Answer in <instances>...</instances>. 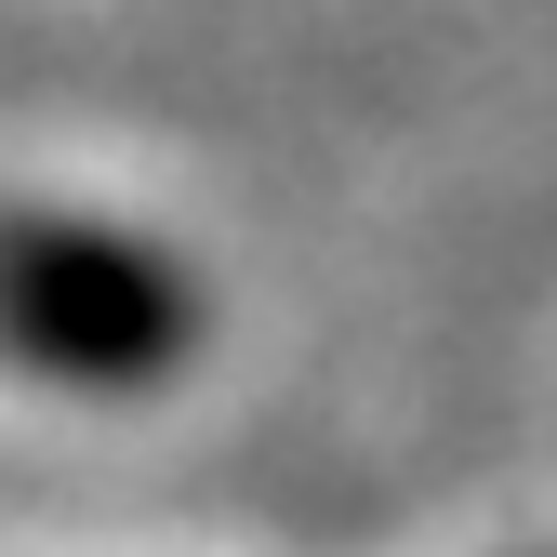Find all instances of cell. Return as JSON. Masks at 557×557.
<instances>
[{"label": "cell", "mask_w": 557, "mask_h": 557, "mask_svg": "<svg viewBox=\"0 0 557 557\" xmlns=\"http://www.w3.org/2000/svg\"><path fill=\"white\" fill-rule=\"evenodd\" d=\"M199 345L186 265L94 213H0V359L53 385H160Z\"/></svg>", "instance_id": "cell-1"}]
</instances>
